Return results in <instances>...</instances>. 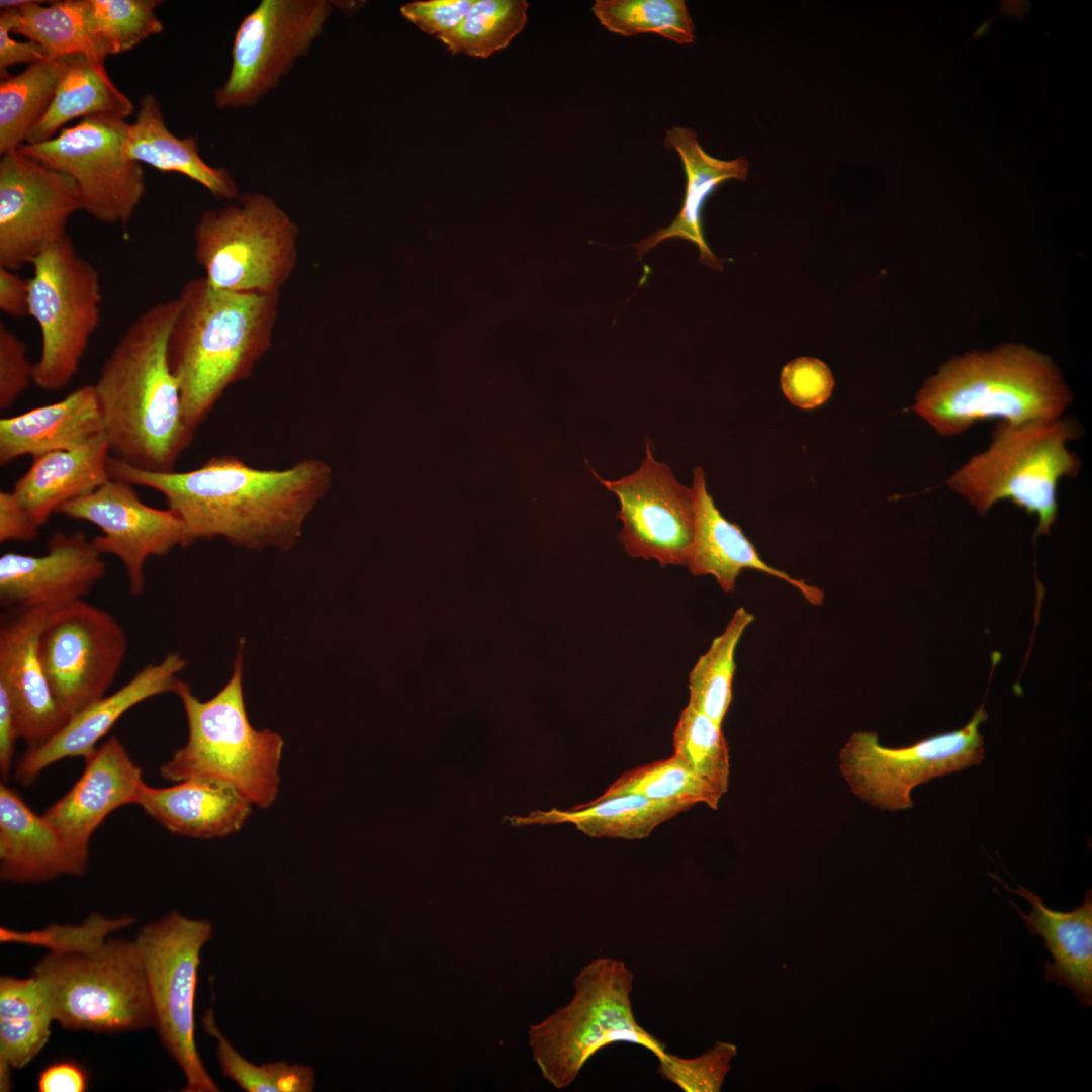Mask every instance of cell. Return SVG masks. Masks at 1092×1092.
Listing matches in <instances>:
<instances>
[{
	"label": "cell",
	"mask_w": 1092,
	"mask_h": 1092,
	"mask_svg": "<svg viewBox=\"0 0 1092 1092\" xmlns=\"http://www.w3.org/2000/svg\"><path fill=\"white\" fill-rule=\"evenodd\" d=\"M109 456L105 433L77 448L36 456L11 491L42 527L62 505L94 491L110 479Z\"/></svg>",
	"instance_id": "cell-29"
},
{
	"label": "cell",
	"mask_w": 1092,
	"mask_h": 1092,
	"mask_svg": "<svg viewBox=\"0 0 1092 1092\" xmlns=\"http://www.w3.org/2000/svg\"><path fill=\"white\" fill-rule=\"evenodd\" d=\"M31 975L66 1030L119 1033L155 1027L144 964L134 940L105 938L41 958Z\"/></svg>",
	"instance_id": "cell-7"
},
{
	"label": "cell",
	"mask_w": 1092,
	"mask_h": 1092,
	"mask_svg": "<svg viewBox=\"0 0 1092 1092\" xmlns=\"http://www.w3.org/2000/svg\"><path fill=\"white\" fill-rule=\"evenodd\" d=\"M104 433L95 384L82 385L59 401L0 419V464L77 448Z\"/></svg>",
	"instance_id": "cell-26"
},
{
	"label": "cell",
	"mask_w": 1092,
	"mask_h": 1092,
	"mask_svg": "<svg viewBox=\"0 0 1092 1092\" xmlns=\"http://www.w3.org/2000/svg\"><path fill=\"white\" fill-rule=\"evenodd\" d=\"M0 309L9 316L29 315L28 279L4 267H0Z\"/></svg>",
	"instance_id": "cell-51"
},
{
	"label": "cell",
	"mask_w": 1092,
	"mask_h": 1092,
	"mask_svg": "<svg viewBox=\"0 0 1092 1092\" xmlns=\"http://www.w3.org/2000/svg\"><path fill=\"white\" fill-rule=\"evenodd\" d=\"M19 738L12 702L6 689L0 686V772L4 781L9 777L15 744Z\"/></svg>",
	"instance_id": "cell-52"
},
{
	"label": "cell",
	"mask_w": 1092,
	"mask_h": 1092,
	"mask_svg": "<svg viewBox=\"0 0 1092 1092\" xmlns=\"http://www.w3.org/2000/svg\"><path fill=\"white\" fill-rule=\"evenodd\" d=\"M834 378L828 366L816 358L799 357L781 373V386L789 401L803 410L825 403L831 396Z\"/></svg>",
	"instance_id": "cell-45"
},
{
	"label": "cell",
	"mask_w": 1092,
	"mask_h": 1092,
	"mask_svg": "<svg viewBox=\"0 0 1092 1092\" xmlns=\"http://www.w3.org/2000/svg\"><path fill=\"white\" fill-rule=\"evenodd\" d=\"M107 471L111 479L163 494L193 542L222 537L252 550L294 546L332 482L329 464L314 458L285 469H260L225 455L190 471L153 472L110 455Z\"/></svg>",
	"instance_id": "cell-1"
},
{
	"label": "cell",
	"mask_w": 1092,
	"mask_h": 1092,
	"mask_svg": "<svg viewBox=\"0 0 1092 1092\" xmlns=\"http://www.w3.org/2000/svg\"><path fill=\"white\" fill-rule=\"evenodd\" d=\"M186 664L180 654L171 652L161 661L145 665L117 691L103 696L70 717L43 744L27 749L15 767V780L27 786L59 760L87 757L129 709L149 698L174 693L180 680L177 675Z\"/></svg>",
	"instance_id": "cell-20"
},
{
	"label": "cell",
	"mask_w": 1092,
	"mask_h": 1092,
	"mask_svg": "<svg viewBox=\"0 0 1092 1092\" xmlns=\"http://www.w3.org/2000/svg\"><path fill=\"white\" fill-rule=\"evenodd\" d=\"M126 650L117 620L83 599L49 612L38 636L42 668L69 718L105 696Z\"/></svg>",
	"instance_id": "cell-15"
},
{
	"label": "cell",
	"mask_w": 1092,
	"mask_h": 1092,
	"mask_svg": "<svg viewBox=\"0 0 1092 1092\" xmlns=\"http://www.w3.org/2000/svg\"><path fill=\"white\" fill-rule=\"evenodd\" d=\"M737 1053L734 1044L716 1041L696 1058H681L665 1053L658 1059L660 1075L686 1092H718Z\"/></svg>",
	"instance_id": "cell-43"
},
{
	"label": "cell",
	"mask_w": 1092,
	"mask_h": 1092,
	"mask_svg": "<svg viewBox=\"0 0 1092 1092\" xmlns=\"http://www.w3.org/2000/svg\"><path fill=\"white\" fill-rule=\"evenodd\" d=\"M87 863L43 815L35 814L15 790L0 785L2 881L32 884L62 875L81 877Z\"/></svg>",
	"instance_id": "cell-25"
},
{
	"label": "cell",
	"mask_w": 1092,
	"mask_h": 1092,
	"mask_svg": "<svg viewBox=\"0 0 1092 1092\" xmlns=\"http://www.w3.org/2000/svg\"><path fill=\"white\" fill-rule=\"evenodd\" d=\"M474 0H431L412 2L401 14L424 32L439 37L455 29L465 18Z\"/></svg>",
	"instance_id": "cell-47"
},
{
	"label": "cell",
	"mask_w": 1092,
	"mask_h": 1092,
	"mask_svg": "<svg viewBox=\"0 0 1092 1092\" xmlns=\"http://www.w3.org/2000/svg\"><path fill=\"white\" fill-rule=\"evenodd\" d=\"M134 922L130 916L107 918L99 913H92L79 925L53 924L33 933H15L1 928V941L9 939L48 946L51 951L80 948L99 942L110 932L128 927Z\"/></svg>",
	"instance_id": "cell-44"
},
{
	"label": "cell",
	"mask_w": 1092,
	"mask_h": 1092,
	"mask_svg": "<svg viewBox=\"0 0 1092 1092\" xmlns=\"http://www.w3.org/2000/svg\"><path fill=\"white\" fill-rule=\"evenodd\" d=\"M663 144L676 151L682 161L686 175L682 206L670 224L634 244L637 255L641 259L660 242L679 238L699 248L702 264L722 271L724 261L717 258L706 243L702 211L707 199L721 184L730 179L746 180L749 162L744 157L722 160L710 156L701 147L697 133L688 127L672 126L666 131Z\"/></svg>",
	"instance_id": "cell-27"
},
{
	"label": "cell",
	"mask_w": 1092,
	"mask_h": 1092,
	"mask_svg": "<svg viewBox=\"0 0 1092 1092\" xmlns=\"http://www.w3.org/2000/svg\"><path fill=\"white\" fill-rule=\"evenodd\" d=\"M51 611L14 612L0 628V686L12 702L20 739L33 749L69 720L57 702L38 655V636Z\"/></svg>",
	"instance_id": "cell-22"
},
{
	"label": "cell",
	"mask_w": 1092,
	"mask_h": 1092,
	"mask_svg": "<svg viewBox=\"0 0 1092 1092\" xmlns=\"http://www.w3.org/2000/svg\"><path fill=\"white\" fill-rule=\"evenodd\" d=\"M126 156L162 172H176L204 187L215 199L236 200L239 187L223 166L207 164L199 154L194 135L178 138L166 125L159 100L144 95L133 122L128 123Z\"/></svg>",
	"instance_id": "cell-30"
},
{
	"label": "cell",
	"mask_w": 1092,
	"mask_h": 1092,
	"mask_svg": "<svg viewBox=\"0 0 1092 1092\" xmlns=\"http://www.w3.org/2000/svg\"><path fill=\"white\" fill-rule=\"evenodd\" d=\"M105 572L102 555L83 531L56 532L46 554L0 556V605L14 612L53 611L83 599Z\"/></svg>",
	"instance_id": "cell-19"
},
{
	"label": "cell",
	"mask_w": 1092,
	"mask_h": 1092,
	"mask_svg": "<svg viewBox=\"0 0 1092 1092\" xmlns=\"http://www.w3.org/2000/svg\"><path fill=\"white\" fill-rule=\"evenodd\" d=\"M674 756L723 795L728 790L730 756L722 725L691 704L673 732Z\"/></svg>",
	"instance_id": "cell-40"
},
{
	"label": "cell",
	"mask_w": 1092,
	"mask_h": 1092,
	"mask_svg": "<svg viewBox=\"0 0 1092 1092\" xmlns=\"http://www.w3.org/2000/svg\"><path fill=\"white\" fill-rule=\"evenodd\" d=\"M1079 425L1063 417L1051 421L999 422L988 448L946 479L980 516L1007 500L1037 517L1035 536L1050 534L1058 518V486L1078 475L1080 459L1068 443Z\"/></svg>",
	"instance_id": "cell-6"
},
{
	"label": "cell",
	"mask_w": 1092,
	"mask_h": 1092,
	"mask_svg": "<svg viewBox=\"0 0 1092 1092\" xmlns=\"http://www.w3.org/2000/svg\"><path fill=\"white\" fill-rule=\"evenodd\" d=\"M57 513L100 529L92 544L101 555L111 554L121 561L133 596L145 589L149 557L193 543L177 513L146 505L131 484L111 478L94 491L65 503Z\"/></svg>",
	"instance_id": "cell-18"
},
{
	"label": "cell",
	"mask_w": 1092,
	"mask_h": 1092,
	"mask_svg": "<svg viewBox=\"0 0 1092 1092\" xmlns=\"http://www.w3.org/2000/svg\"><path fill=\"white\" fill-rule=\"evenodd\" d=\"M209 920L171 911L144 925L135 943L144 964L160 1041L183 1072L184 1092H218L195 1043L194 1001L202 946L211 938Z\"/></svg>",
	"instance_id": "cell-10"
},
{
	"label": "cell",
	"mask_w": 1092,
	"mask_h": 1092,
	"mask_svg": "<svg viewBox=\"0 0 1092 1092\" xmlns=\"http://www.w3.org/2000/svg\"><path fill=\"white\" fill-rule=\"evenodd\" d=\"M243 645L228 682L206 701L179 680V697L187 720L184 746L161 765L159 772L170 782L211 777L230 782L259 808L270 807L277 798L282 737L270 729H256L250 722L243 691Z\"/></svg>",
	"instance_id": "cell-5"
},
{
	"label": "cell",
	"mask_w": 1092,
	"mask_h": 1092,
	"mask_svg": "<svg viewBox=\"0 0 1092 1092\" xmlns=\"http://www.w3.org/2000/svg\"><path fill=\"white\" fill-rule=\"evenodd\" d=\"M32 267L29 315L41 336L33 383L44 390H59L77 374L100 323V273L77 252L69 235L47 248Z\"/></svg>",
	"instance_id": "cell-11"
},
{
	"label": "cell",
	"mask_w": 1092,
	"mask_h": 1092,
	"mask_svg": "<svg viewBox=\"0 0 1092 1092\" xmlns=\"http://www.w3.org/2000/svg\"><path fill=\"white\" fill-rule=\"evenodd\" d=\"M299 229L274 198L244 192L204 211L194 229V258L214 288L280 293L298 262Z\"/></svg>",
	"instance_id": "cell-9"
},
{
	"label": "cell",
	"mask_w": 1092,
	"mask_h": 1092,
	"mask_svg": "<svg viewBox=\"0 0 1092 1092\" xmlns=\"http://www.w3.org/2000/svg\"><path fill=\"white\" fill-rule=\"evenodd\" d=\"M60 59L28 65L0 82V154L18 149L48 109L57 86Z\"/></svg>",
	"instance_id": "cell-35"
},
{
	"label": "cell",
	"mask_w": 1092,
	"mask_h": 1092,
	"mask_svg": "<svg viewBox=\"0 0 1092 1092\" xmlns=\"http://www.w3.org/2000/svg\"><path fill=\"white\" fill-rule=\"evenodd\" d=\"M625 794H638L652 800L679 802L691 807L704 803L712 809H717L723 796L674 755L626 771L596 799Z\"/></svg>",
	"instance_id": "cell-38"
},
{
	"label": "cell",
	"mask_w": 1092,
	"mask_h": 1092,
	"mask_svg": "<svg viewBox=\"0 0 1092 1092\" xmlns=\"http://www.w3.org/2000/svg\"><path fill=\"white\" fill-rule=\"evenodd\" d=\"M82 210L74 180L19 149L0 160V267L17 271L65 238Z\"/></svg>",
	"instance_id": "cell-16"
},
{
	"label": "cell",
	"mask_w": 1092,
	"mask_h": 1092,
	"mask_svg": "<svg viewBox=\"0 0 1092 1092\" xmlns=\"http://www.w3.org/2000/svg\"><path fill=\"white\" fill-rule=\"evenodd\" d=\"M82 775L42 814L82 856L95 830L114 810L136 804L145 781L123 744L110 737L84 758Z\"/></svg>",
	"instance_id": "cell-21"
},
{
	"label": "cell",
	"mask_w": 1092,
	"mask_h": 1092,
	"mask_svg": "<svg viewBox=\"0 0 1092 1092\" xmlns=\"http://www.w3.org/2000/svg\"><path fill=\"white\" fill-rule=\"evenodd\" d=\"M1004 888L1025 898L1031 911L1017 910L1031 935H1040L1053 962H1045L1044 981L1069 988L1084 1007L1092 1005V893H1085L1083 903L1068 912L1046 907L1042 899L1020 884L1014 890L992 875Z\"/></svg>",
	"instance_id": "cell-28"
},
{
	"label": "cell",
	"mask_w": 1092,
	"mask_h": 1092,
	"mask_svg": "<svg viewBox=\"0 0 1092 1092\" xmlns=\"http://www.w3.org/2000/svg\"><path fill=\"white\" fill-rule=\"evenodd\" d=\"M41 527L32 519L13 492L0 491V542H30Z\"/></svg>",
	"instance_id": "cell-48"
},
{
	"label": "cell",
	"mask_w": 1092,
	"mask_h": 1092,
	"mask_svg": "<svg viewBox=\"0 0 1092 1092\" xmlns=\"http://www.w3.org/2000/svg\"><path fill=\"white\" fill-rule=\"evenodd\" d=\"M592 11L604 27L622 36L654 32L678 44L695 39L684 0H596Z\"/></svg>",
	"instance_id": "cell-37"
},
{
	"label": "cell",
	"mask_w": 1092,
	"mask_h": 1092,
	"mask_svg": "<svg viewBox=\"0 0 1092 1092\" xmlns=\"http://www.w3.org/2000/svg\"><path fill=\"white\" fill-rule=\"evenodd\" d=\"M692 489L695 529L686 565L692 575H712L724 592H732L743 569H755L797 588L812 605H822L824 592L821 588L768 565L741 528L720 513L707 490L705 471L701 467L693 471Z\"/></svg>",
	"instance_id": "cell-23"
},
{
	"label": "cell",
	"mask_w": 1092,
	"mask_h": 1092,
	"mask_svg": "<svg viewBox=\"0 0 1092 1092\" xmlns=\"http://www.w3.org/2000/svg\"><path fill=\"white\" fill-rule=\"evenodd\" d=\"M685 803L659 801L638 794L595 799L570 810L534 811L511 817L514 826L571 823L595 838L637 840L646 838L661 823L690 809Z\"/></svg>",
	"instance_id": "cell-32"
},
{
	"label": "cell",
	"mask_w": 1092,
	"mask_h": 1092,
	"mask_svg": "<svg viewBox=\"0 0 1092 1092\" xmlns=\"http://www.w3.org/2000/svg\"><path fill=\"white\" fill-rule=\"evenodd\" d=\"M133 109L131 100L112 82L103 61L86 54L69 55L60 58L53 99L25 143L46 142L74 119L95 115L125 119Z\"/></svg>",
	"instance_id": "cell-31"
},
{
	"label": "cell",
	"mask_w": 1092,
	"mask_h": 1092,
	"mask_svg": "<svg viewBox=\"0 0 1092 1092\" xmlns=\"http://www.w3.org/2000/svg\"><path fill=\"white\" fill-rule=\"evenodd\" d=\"M334 8L331 0H262L236 30L229 75L213 93L216 107H252L275 89L310 52Z\"/></svg>",
	"instance_id": "cell-14"
},
{
	"label": "cell",
	"mask_w": 1092,
	"mask_h": 1092,
	"mask_svg": "<svg viewBox=\"0 0 1092 1092\" xmlns=\"http://www.w3.org/2000/svg\"><path fill=\"white\" fill-rule=\"evenodd\" d=\"M136 805L171 833L198 839L238 832L253 806L236 786L211 777H193L166 788L144 783Z\"/></svg>",
	"instance_id": "cell-24"
},
{
	"label": "cell",
	"mask_w": 1092,
	"mask_h": 1092,
	"mask_svg": "<svg viewBox=\"0 0 1092 1092\" xmlns=\"http://www.w3.org/2000/svg\"><path fill=\"white\" fill-rule=\"evenodd\" d=\"M987 719L982 704L963 728L900 748L882 746L875 731L854 732L840 750V772L869 805L894 812L909 809L918 785L982 763L985 747L979 725Z\"/></svg>",
	"instance_id": "cell-12"
},
{
	"label": "cell",
	"mask_w": 1092,
	"mask_h": 1092,
	"mask_svg": "<svg viewBox=\"0 0 1092 1092\" xmlns=\"http://www.w3.org/2000/svg\"><path fill=\"white\" fill-rule=\"evenodd\" d=\"M528 7L525 0H476L455 29L437 38L452 54L486 58L523 30Z\"/></svg>",
	"instance_id": "cell-39"
},
{
	"label": "cell",
	"mask_w": 1092,
	"mask_h": 1092,
	"mask_svg": "<svg viewBox=\"0 0 1092 1092\" xmlns=\"http://www.w3.org/2000/svg\"><path fill=\"white\" fill-rule=\"evenodd\" d=\"M158 0H89L94 28L108 57L127 52L163 30Z\"/></svg>",
	"instance_id": "cell-42"
},
{
	"label": "cell",
	"mask_w": 1092,
	"mask_h": 1092,
	"mask_svg": "<svg viewBox=\"0 0 1092 1092\" xmlns=\"http://www.w3.org/2000/svg\"><path fill=\"white\" fill-rule=\"evenodd\" d=\"M168 339V361L186 424L195 431L225 390L249 378L271 349L280 293L212 287L200 276L181 288Z\"/></svg>",
	"instance_id": "cell-3"
},
{
	"label": "cell",
	"mask_w": 1092,
	"mask_h": 1092,
	"mask_svg": "<svg viewBox=\"0 0 1092 1092\" xmlns=\"http://www.w3.org/2000/svg\"><path fill=\"white\" fill-rule=\"evenodd\" d=\"M204 1030L217 1041V1058L222 1074L247 1092H310L315 1085L314 1070L307 1065L284 1061L256 1065L241 1056L217 1028L212 1010L202 1018Z\"/></svg>",
	"instance_id": "cell-41"
},
{
	"label": "cell",
	"mask_w": 1092,
	"mask_h": 1092,
	"mask_svg": "<svg viewBox=\"0 0 1092 1092\" xmlns=\"http://www.w3.org/2000/svg\"><path fill=\"white\" fill-rule=\"evenodd\" d=\"M128 122L95 115L64 127L54 138L18 149L42 165L70 176L82 210L105 224L125 228L146 194L142 164L125 154Z\"/></svg>",
	"instance_id": "cell-13"
},
{
	"label": "cell",
	"mask_w": 1092,
	"mask_h": 1092,
	"mask_svg": "<svg viewBox=\"0 0 1092 1092\" xmlns=\"http://www.w3.org/2000/svg\"><path fill=\"white\" fill-rule=\"evenodd\" d=\"M25 343L0 322V407L8 410L33 382L34 364Z\"/></svg>",
	"instance_id": "cell-46"
},
{
	"label": "cell",
	"mask_w": 1092,
	"mask_h": 1092,
	"mask_svg": "<svg viewBox=\"0 0 1092 1092\" xmlns=\"http://www.w3.org/2000/svg\"><path fill=\"white\" fill-rule=\"evenodd\" d=\"M753 614L738 608L689 673V704L722 725L732 701L735 653Z\"/></svg>",
	"instance_id": "cell-36"
},
{
	"label": "cell",
	"mask_w": 1092,
	"mask_h": 1092,
	"mask_svg": "<svg viewBox=\"0 0 1092 1092\" xmlns=\"http://www.w3.org/2000/svg\"><path fill=\"white\" fill-rule=\"evenodd\" d=\"M178 298L157 302L127 327L95 383L110 455L146 471H173L190 446L179 383L168 361Z\"/></svg>",
	"instance_id": "cell-2"
},
{
	"label": "cell",
	"mask_w": 1092,
	"mask_h": 1092,
	"mask_svg": "<svg viewBox=\"0 0 1092 1092\" xmlns=\"http://www.w3.org/2000/svg\"><path fill=\"white\" fill-rule=\"evenodd\" d=\"M11 20L12 32L39 44L51 59L86 54L105 62L97 37L89 0H62L44 4L32 0L16 9H4Z\"/></svg>",
	"instance_id": "cell-33"
},
{
	"label": "cell",
	"mask_w": 1092,
	"mask_h": 1092,
	"mask_svg": "<svg viewBox=\"0 0 1092 1092\" xmlns=\"http://www.w3.org/2000/svg\"><path fill=\"white\" fill-rule=\"evenodd\" d=\"M54 1021L46 995L31 975L0 978V1068H23L46 1046Z\"/></svg>",
	"instance_id": "cell-34"
},
{
	"label": "cell",
	"mask_w": 1092,
	"mask_h": 1092,
	"mask_svg": "<svg viewBox=\"0 0 1092 1092\" xmlns=\"http://www.w3.org/2000/svg\"><path fill=\"white\" fill-rule=\"evenodd\" d=\"M12 24L5 10L0 12V75L8 76L7 69L16 64H28L51 59L36 42L18 41L11 36Z\"/></svg>",
	"instance_id": "cell-50"
},
{
	"label": "cell",
	"mask_w": 1092,
	"mask_h": 1092,
	"mask_svg": "<svg viewBox=\"0 0 1092 1092\" xmlns=\"http://www.w3.org/2000/svg\"><path fill=\"white\" fill-rule=\"evenodd\" d=\"M633 981L623 961L597 958L577 974L569 1003L530 1025L533 1059L550 1085L568 1087L595 1054L614 1042L641 1045L656 1058L666 1053L664 1044L634 1017Z\"/></svg>",
	"instance_id": "cell-8"
},
{
	"label": "cell",
	"mask_w": 1092,
	"mask_h": 1092,
	"mask_svg": "<svg viewBox=\"0 0 1092 1092\" xmlns=\"http://www.w3.org/2000/svg\"><path fill=\"white\" fill-rule=\"evenodd\" d=\"M89 1084L88 1070L73 1059L48 1064L36 1080L39 1092H84Z\"/></svg>",
	"instance_id": "cell-49"
},
{
	"label": "cell",
	"mask_w": 1092,
	"mask_h": 1092,
	"mask_svg": "<svg viewBox=\"0 0 1092 1092\" xmlns=\"http://www.w3.org/2000/svg\"><path fill=\"white\" fill-rule=\"evenodd\" d=\"M593 472L620 502L619 539L629 556L655 559L661 567L687 565L695 529L694 492L676 480L667 464L655 460L649 440L645 458L632 474L610 481Z\"/></svg>",
	"instance_id": "cell-17"
},
{
	"label": "cell",
	"mask_w": 1092,
	"mask_h": 1092,
	"mask_svg": "<svg viewBox=\"0 0 1092 1092\" xmlns=\"http://www.w3.org/2000/svg\"><path fill=\"white\" fill-rule=\"evenodd\" d=\"M1071 400L1048 356L1008 344L945 362L925 381L911 408L940 436L952 437L986 420H1055Z\"/></svg>",
	"instance_id": "cell-4"
}]
</instances>
